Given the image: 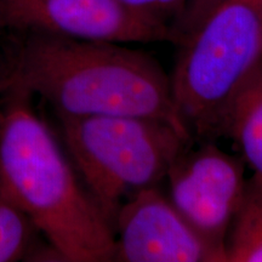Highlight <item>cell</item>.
Returning a JSON list of instances; mask_svg holds the SVG:
<instances>
[{
  "mask_svg": "<svg viewBox=\"0 0 262 262\" xmlns=\"http://www.w3.org/2000/svg\"><path fill=\"white\" fill-rule=\"evenodd\" d=\"M4 94H5L4 74L0 73V113H2V106H3V98H4Z\"/></svg>",
  "mask_w": 262,
  "mask_h": 262,
  "instance_id": "obj_13",
  "label": "cell"
},
{
  "mask_svg": "<svg viewBox=\"0 0 262 262\" xmlns=\"http://www.w3.org/2000/svg\"><path fill=\"white\" fill-rule=\"evenodd\" d=\"M227 0H187L182 11L170 25L171 42L180 45L187 39L216 8Z\"/></svg>",
  "mask_w": 262,
  "mask_h": 262,
  "instance_id": "obj_11",
  "label": "cell"
},
{
  "mask_svg": "<svg viewBox=\"0 0 262 262\" xmlns=\"http://www.w3.org/2000/svg\"><path fill=\"white\" fill-rule=\"evenodd\" d=\"M224 136L233 141L245 168L253 172L250 179L262 186V63L235 97Z\"/></svg>",
  "mask_w": 262,
  "mask_h": 262,
  "instance_id": "obj_8",
  "label": "cell"
},
{
  "mask_svg": "<svg viewBox=\"0 0 262 262\" xmlns=\"http://www.w3.org/2000/svg\"><path fill=\"white\" fill-rule=\"evenodd\" d=\"M0 29L118 44L171 42L169 24L120 0H0Z\"/></svg>",
  "mask_w": 262,
  "mask_h": 262,
  "instance_id": "obj_5",
  "label": "cell"
},
{
  "mask_svg": "<svg viewBox=\"0 0 262 262\" xmlns=\"http://www.w3.org/2000/svg\"><path fill=\"white\" fill-rule=\"evenodd\" d=\"M56 117L66 152L112 226L123 203L141 189L160 186L173 160L193 142L150 118Z\"/></svg>",
  "mask_w": 262,
  "mask_h": 262,
  "instance_id": "obj_4",
  "label": "cell"
},
{
  "mask_svg": "<svg viewBox=\"0 0 262 262\" xmlns=\"http://www.w3.org/2000/svg\"><path fill=\"white\" fill-rule=\"evenodd\" d=\"M227 262H262V186L249 179L226 241Z\"/></svg>",
  "mask_w": 262,
  "mask_h": 262,
  "instance_id": "obj_10",
  "label": "cell"
},
{
  "mask_svg": "<svg viewBox=\"0 0 262 262\" xmlns=\"http://www.w3.org/2000/svg\"><path fill=\"white\" fill-rule=\"evenodd\" d=\"M179 47L169 77L173 104L193 140L215 141L262 63V0H227Z\"/></svg>",
  "mask_w": 262,
  "mask_h": 262,
  "instance_id": "obj_3",
  "label": "cell"
},
{
  "mask_svg": "<svg viewBox=\"0 0 262 262\" xmlns=\"http://www.w3.org/2000/svg\"><path fill=\"white\" fill-rule=\"evenodd\" d=\"M9 41L5 85L42 98L56 116L150 118L193 140L173 104L170 78L146 52L41 33L10 34Z\"/></svg>",
  "mask_w": 262,
  "mask_h": 262,
  "instance_id": "obj_1",
  "label": "cell"
},
{
  "mask_svg": "<svg viewBox=\"0 0 262 262\" xmlns=\"http://www.w3.org/2000/svg\"><path fill=\"white\" fill-rule=\"evenodd\" d=\"M118 262H227L226 251L206 241L159 186L134 193L114 219Z\"/></svg>",
  "mask_w": 262,
  "mask_h": 262,
  "instance_id": "obj_7",
  "label": "cell"
},
{
  "mask_svg": "<svg viewBox=\"0 0 262 262\" xmlns=\"http://www.w3.org/2000/svg\"><path fill=\"white\" fill-rule=\"evenodd\" d=\"M61 261L24 209L2 187L0 191V262Z\"/></svg>",
  "mask_w": 262,
  "mask_h": 262,
  "instance_id": "obj_9",
  "label": "cell"
},
{
  "mask_svg": "<svg viewBox=\"0 0 262 262\" xmlns=\"http://www.w3.org/2000/svg\"><path fill=\"white\" fill-rule=\"evenodd\" d=\"M0 191H2V182H0Z\"/></svg>",
  "mask_w": 262,
  "mask_h": 262,
  "instance_id": "obj_14",
  "label": "cell"
},
{
  "mask_svg": "<svg viewBox=\"0 0 262 262\" xmlns=\"http://www.w3.org/2000/svg\"><path fill=\"white\" fill-rule=\"evenodd\" d=\"M247 181L241 157L225 152L214 141H202L173 160L165 178L166 195L206 241L226 251Z\"/></svg>",
  "mask_w": 262,
  "mask_h": 262,
  "instance_id": "obj_6",
  "label": "cell"
},
{
  "mask_svg": "<svg viewBox=\"0 0 262 262\" xmlns=\"http://www.w3.org/2000/svg\"><path fill=\"white\" fill-rule=\"evenodd\" d=\"M32 95L5 85L0 113V182L24 209L61 261H113L111 222L73 163L32 103Z\"/></svg>",
  "mask_w": 262,
  "mask_h": 262,
  "instance_id": "obj_2",
  "label": "cell"
},
{
  "mask_svg": "<svg viewBox=\"0 0 262 262\" xmlns=\"http://www.w3.org/2000/svg\"><path fill=\"white\" fill-rule=\"evenodd\" d=\"M136 12L171 25L180 15L187 0H120Z\"/></svg>",
  "mask_w": 262,
  "mask_h": 262,
  "instance_id": "obj_12",
  "label": "cell"
}]
</instances>
